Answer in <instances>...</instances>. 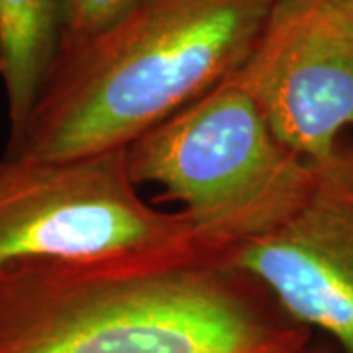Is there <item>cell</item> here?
Segmentation results:
<instances>
[{
    "instance_id": "cell-1",
    "label": "cell",
    "mask_w": 353,
    "mask_h": 353,
    "mask_svg": "<svg viewBox=\"0 0 353 353\" xmlns=\"http://www.w3.org/2000/svg\"><path fill=\"white\" fill-rule=\"evenodd\" d=\"M308 332L218 257L0 267V353H306Z\"/></svg>"
},
{
    "instance_id": "cell-2",
    "label": "cell",
    "mask_w": 353,
    "mask_h": 353,
    "mask_svg": "<svg viewBox=\"0 0 353 353\" xmlns=\"http://www.w3.org/2000/svg\"><path fill=\"white\" fill-rule=\"evenodd\" d=\"M277 0H141L59 51L6 155L63 161L126 150L234 75Z\"/></svg>"
},
{
    "instance_id": "cell-3",
    "label": "cell",
    "mask_w": 353,
    "mask_h": 353,
    "mask_svg": "<svg viewBox=\"0 0 353 353\" xmlns=\"http://www.w3.org/2000/svg\"><path fill=\"white\" fill-rule=\"evenodd\" d=\"M255 232L152 206L130 179L126 150L63 161L0 159V267L175 255L224 259Z\"/></svg>"
},
{
    "instance_id": "cell-4",
    "label": "cell",
    "mask_w": 353,
    "mask_h": 353,
    "mask_svg": "<svg viewBox=\"0 0 353 353\" xmlns=\"http://www.w3.org/2000/svg\"><path fill=\"white\" fill-rule=\"evenodd\" d=\"M136 185L204 222L261 230L301 196L312 165L290 153L230 77L126 148Z\"/></svg>"
},
{
    "instance_id": "cell-5",
    "label": "cell",
    "mask_w": 353,
    "mask_h": 353,
    "mask_svg": "<svg viewBox=\"0 0 353 353\" xmlns=\"http://www.w3.org/2000/svg\"><path fill=\"white\" fill-rule=\"evenodd\" d=\"M224 265L259 285L294 324L353 353V150L312 165L289 210L232 245Z\"/></svg>"
},
{
    "instance_id": "cell-6",
    "label": "cell",
    "mask_w": 353,
    "mask_h": 353,
    "mask_svg": "<svg viewBox=\"0 0 353 353\" xmlns=\"http://www.w3.org/2000/svg\"><path fill=\"white\" fill-rule=\"evenodd\" d=\"M232 79L290 153L328 161L353 128V16L334 0H277Z\"/></svg>"
},
{
    "instance_id": "cell-7",
    "label": "cell",
    "mask_w": 353,
    "mask_h": 353,
    "mask_svg": "<svg viewBox=\"0 0 353 353\" xmlns=\"http://www.w3.org/2000/svg\"><path fill=\"white\" fill-rule=\"evenodd\" d=\"M67 0H0V81L20 138L63 41Z\"/></svg>"
},
{
    "instance_id": "cell-8",
    "label": "cell",
    "mask_w": 353,
    "mask_h": 353,
    "mask_svg": "<svg viewBox=\"0 0 353 353\" xmlns=\"http://www.w3.org/2000/svg\"><path fill=\"white\" fill-rule=\"evenodd\" d=\"M139 2L141 0H67V20L61 50L94 38Z\"/></svg>"
},
{
    "instance_id": "cell-9",
    "label": "cell",
    "mask_w": 353,
    "mask_h": 353,
    "mask_svg": "<svg viewBox=\"0 0 353 353\" xmlns=\"http://www.w3.org/2000/svg\"><path fill=\"white\" fill-rule=\"evenodd\" d=\"M334 2H336V4H340L343 10H347V12L353 16V0H334Z\"/></svg>"
}]
</instances>
